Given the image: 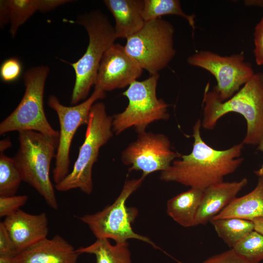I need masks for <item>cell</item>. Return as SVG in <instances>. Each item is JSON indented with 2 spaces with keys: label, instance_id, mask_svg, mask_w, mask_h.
<instances>
[{
  "label": "cell",
  "instance_id": "cell-9",
  "mask_svg": "<svg viewBox=\"0 0 263 263\" xmlns=\"http://www.w3.org/2000/svg\"><path fill=\"white\" fill-rule=\"evenodd\" d=\"M174 32L172 25L161 17L145 21L140 30L127 38L125 49L150 75L158 74L176 54Z\"/></svg>",
  "mask_w": 263,
  "mask_h": 263
},
{
  "label": "cell",
  "instance_id": "cell-34",
  "mask_svg": "<svg viewBox=\"0 0 263 263\" xmlns=\"http://www.w3.org/2000/svg\"><path fill=\"white\" fill-rule=\"evenodd\" d=\"M11 142L9 139H5L0 141V152H3L4 150L11 146Z\"/></svg>",
  "mask_w": 263,
  "mask_h": 263
},
{
  "label": "cell",
  "instance_id": "cell-36",
  "mask_svg": "<svg viewBox=\"0 0 263 263\" xmlns=\"http://www.w3.org/2000/svg\"><path fill=\"white\" fill-rule=\"evenodd\" d=\"M176 263H182V262H180V261H178Z\"/></svg>",
  "mask_w": 263,
  "mask_h": 263
},
{
  "label": "cell",
  "instance_id": "cell-11",
  "mask_svg": "<svg viewBox=\"0 0 263 263\" xmlns=\"http://www.w3.org/2000/svg\"><path fill=\"white\" fill-rule=\"evenodd\" d=\"M243 53L222 56L202 51L189 56L188 63L205 69L215 77L217 85L213 88L222 101L236 93L255 74L251 64L244 60Z\"/></svg>",
  "mask_w": 263,
  "mask_h": 263
},
{
  "label": "cell",
  "instance_id": "cell-2",
  "mask_svg": "<svg viewBox=\"0 0 263 263\" xmlns=\"http://www.w3.org/2000/svg\"><path fill=\"white\" fill-rule=\"evenodd\" d=\"M202 127L213 129L226 114H240L246 122L244 145H258L263 137V73H255L251 78L232 96L222 101L214 89L206 85L202 101Z\"/></svg>",
  "mask_w": 263,
  "mask_h": 263
},
{
  "label": "cell",
  "instance_id": "cell-27",
  "mask_svg": "<svg viewBox=\"0 0 263 263\" xmlns=\"http://www.w3.org/2000/svg\"><path fill=\"white\" fill-rule=\"evenodd\" d=\"M28 197L26 195L0 196V217H7L24 206Z\"/></svg>",
  "mask_w": 263,
  "mask_h": 263
},
{
  "label": "cell",
  "instance_id": "cell-13",
  "mask_svg": "<svg viewBox=\"0 0 263 263\" xmlns=\"http://www.w3.org/2000/svg\"><path fill=\"white\" fill-rule=\"evenodd\" d=\"M143 69L126 52L124 46L113 43L100 62L94 89L110 91L129 86L140 77Z\"/></svg>",
  "mask_w": 263,
  "mask_h": 263
},
{
  "label": "cell",
  "instance_id": "cell-22",
  "mask_svg": "<svg viewBox=\"0 0 263 263\" xmlns=\"http://www.w3.org/2000/svg\"><path fill=\"white\" fill-rule=\"evenodd\" d=\"M210 222L218 236L231 248L254 230V224L252 221L240 218L212 220Z\"/></svg>",
  "mask_w": 263,
  "mask_h": 263
},
{
  "label": "cell",
  "instance_id": "cell-4",
  "mask_svg": "<svg viewBox=\"0 0 263 263\" xmlns=\"http://www.w3.org/2000/svg\"><path fill=\"white\" fill-rule=\"evenodd\" d=\"M76 22L87 31L89 44L82 57L76 62L69 63L75 74L71 100L73 105L87 98L91 87L94 84L104 53L116 39L114 27L99 10L80 15Z\"/></svg>",
  "mask_w": 263,
  "mask_h": 263
},
{
  "label": "cell",
  "instance_id": "cell-15",
  "mask_svg": "<svg viewBox=\"0 0 263 263\" xmlns=\"http://www.w3.org/2000/svg\"><path fill=\"white\" fill-rule=\"evenodd\" d=\"M80 254L59 235L44 238L14 257L15 263H77Z\"/></svg>",
  "mask_w": 263,
  "mask_h": 263
},
{
  "label": "cell",
  "instance_id": "cell-8",
  "mask_svg": "<svg viewBox=\"0 0 263 263\" xmlns=\"http://www.w3.org/2000/svg\"><path fill=\"white\" fill-rule=\"evenodd\" d=\"M144 179L141 176L137 179L127 180L112 204L101 211L78 218L88 225L96 239H112L116 243L135 239L147 243L154 248H159L149 237L133 231L131 223L135 213H131L126 206V201L141 187Z\"/></svg>",
  "mask_w": 263,
  "mask_h": 263
},
{
  "label": "cell",
  "instance_id": "cell-23",
  "mask_svg": "<svg viewBox=\"0 0 263 263\" xmlns=\"http://www.w3.org/2000/svg\"><path fill=\"white\" fill-rule=\"evenodd\" d=\"M168 15H177L186 19L195 29V15H188L183 12L178 0H144L143 17L145 21Z\"/></svg>",
  "mask_w": 263,
  "mask_h": 263
},
{
  "label": "cell",
  "instance_id": "cell-17",
  "mask_svg": "<svg viewBox=\"0 0 263 263\" xmlns=\"http://www.w3.org/2000/svg\"><path fill=\"white\" fill-rule=\"evenodd\" d=\"M72 1L69 0H2L0 2V22L10 24L9 32L14 38L19 27L36 12L49 11Z\"/></svg>",
  "mask_w": 263,
  "mask_h": 263
},
{
  "label": "cell",
  "instance_id": "cell-7",
  "mask_svg": "<svg viewBox=\"0 0 263 263\" xmlns=\"http://www.w3.org/2000/svg\"><path fill=\"white\" fill-rule=\"evenodd\" d=\"M159 78L158 74L143 81L135 80L123 93L129 103L124 111L112 116L113 130L116 135L130 128L140 133L155 121L169 119V105L156 95Z\"/></svg>",
  "mask_w": 263,
  "mask_h": 263
},
{
  "label": "cell",
  "instance_id": "cell-16",
  "mask_svg": "<svg viewBox=\"0 0 263 263\" xmlns=\"http://www.w3.org/2000/svg\"><path fill=\"white\" fill-rule=\"evenodd\" d=\"M248 181L244 178L239 181L223 182L204 190V195L198 210L194 226L204 225L222 211L245 187Z\"/></svg>",
  "mask_w": 263,
  "mask_h": 263
},
{
  "label": "cell",
  "instance_id": "cell-29",
  "mask_svg": "<svg viewBox=\"0 0 263 263\" xmlns=\"http://www.w3.org/2000/svg\"><path fill=\"white\" fill-rule=\"evenodd\" d=\"M254 54L257 65H263V17L256 25L254 32Z\"/></svg>",
  "mask_w": 263,
  "mask_h": 263
},
{
  "label": "cell",
  "instance_id": "cell-19",
  "mask_svg": "<svg viewBox=\"0 0 263 263\" xmlns=\"http://www.w3.org/2000/svg\"><path fill=\"white\" fill-rule=\"evenodd\" d=\"M259 217H263V176L258 177L257 184L251 191L235 198L211 220L237 218L252 221Z\"/></svg>",
  "mask_w": 263,
  "mask_h": 263
},
{
  "label": "cell",
  "instance_id": "cell-18",
  "mask_svg": "<svg viewBox=\"0 0 263 263\" xmlns=\"http://www.w3.org/2000/svg\"><path fill=\"white\" fill-rule=\"evenodd\" d=\"M103 2L114 17L116 38L127 39L144 26V0H104Z\"/></svg>",
  "mask_w": 263,
  "mask_h": 263
},
{
  "label": "cell",
  "instance_id": "cell-25",
  "mask_svg": "<svg viewBox=\"0 0 263 263\" xmlns=\"http://www.w3.org/2000/svg\"><path fill=\"white\" fill-rule=\"evenodd\" d=\"M232 248L250 262L259 263L263 260V235L254 230Z\"/></svg>",
  "mask_w": 263,
  "mask_h": 263
},
{
  "label": "cell",
  "instance_id": "cell-35",
  "mask_svg": "<svg viewBox=\"0 0 263 263\" xmlns=\"http://www.w3.org/2000/svg\"><path fill=\"white\" fill-rule=\"evenodd\" d=\"M14 257L0 256V263H15Z\"/></svg>",
  "mask_w": 263,
  "mask_h": 263
},
{
  "label": "cell",
  "instance_id": "cell-21",
  "mask_svg": "<svg viewBox=\"0 0 263 263\" xmlns=\"http://www.w3.org/2000/svg\"><path fill=\"white\" fill-rule=\"evenodd\" d=\"M76 249L80 254H94L96 263H132L131 253L128 242L113 245L108 239H99L88 246Z\"/></svg>",
  "mask_w": 263,
  "mask_h": 263
},
{
  "label": "cell",
  "instance_id": "cell-3",
  "mask_svg": "<svg viewBox=\"0 0 263 263\" xmlns=\"http://www.w3.org/2000/svg\"><path fill=\"white\" fill-rule=\"evenodd\" d=\"M19 147L13 157L22 181L33 187L54 210L58 205L50 177L52 160L56 157L59 137L34 131L19 132Z\"/></svg>",
  "mask_w": 263,
  "mask_h": 263
},
{
  "label": "cell",
  "instance_id": "cell-24",
  "mask_svg": "<svg viewBox=\"0 0 263 263\" xmlns=\"http://www.w3.org/2000/svg\"><path fill=\"white\" fill-rule=\"evenodd\" d=\"M22 181L14 159L0 152V196L15 195Z\"/></svg>",
  "mask_w": 263,
  "mask_h": 263
},
{
  "label": "cell",
  "instance_id": "cell-26",
  "mask_svg": "<svg viewBox=\"0 0 263 263\" xmlns=\"http://www.w3.org/2000/svg\"><path fill=\"white\" fill-rule=\"evenodd\" d=\"M22 71V64L17 57H12L4 61L0 68V75L5 82H12L17 80Z\"/></svg>",
  "mask_w": 263,
  "mask_h": 263
},
{
  "label": "cell",
  "instance_id": "cell-33",
  "mask_svg": "<svg viewBox=\"0 0 263 263\" xmlns=\"http://www.w3.org/2000/svg\"><path fill=\"white\" fill-rule=\"evenodd\" d=\"M244 3L247 6L263 7V0H246Z\"/></svg>",
  "mask_w": 263,
  "mask_h": 263
},
{
  "label": "cell",
  "instance_id": "cell-1",
  "mask_svg": "<svg viewBox=\"0 0 263 263\" xmlns=\"http://www.w3.org/2000/svg\"><path fill=\"white\" fill-rule=\"evenodd\" d=\"M201 126V121L198 119L193 127L194 141L191 152L181 155L167 169L161 171L160 180L204 190L224 182L225 176L235 171L242 164V142L226 150H216L202 138Z\"/></svg>",
  "mask_w": 263,
  "mask_h": 263
},
{
  "label": "cell",
  "instance_id": "cell-5",
  "mask_svg": "<svg viewBox=\"0 0 263 263\" xmlns=\"http://www.w3.org/2000/svg\"><path fill=\"white\" fill-rule=\"evenodd\" d=\"M113 118L108 115L103 102L92 106L87 125L84 142L72 170L59 183L55 185L59 191L78 188L90 194L93 190L92 169L97 161L100 148L113 136Z\"/></svg>",
  "mask_w": 263,
  "mask_h": 263
},
{
  "label": "cell",
  "instance_id": "cell-14",
  "mask_svg": "<svg viewBox=\"0 0 263 263\" xmlns=\"http://www.w3.org/2000/svg\"><path fill=\"white\" fill-rule=\"evenodd\" d=\"M13 243L17 255L47 238L49 232L46 213L32 214L20 209L5 217L2 222Z\"/></svg>",
  "mask_w": 263,
  "mask_h": 263
},
{
  "label": "cell",
  "instance_id": "cell-12",
  "mask_svg": "<svg viewBox=\"0 0 263 263\" xmlns=\"http://www.w3.org/2000/svg\"><path fill=\"white\" fill-rule=\"evenodd\" d=\"M181 154L174 151L167 136L146 131L138 133L136 139L122 152L123 164L130 166L129 172H142L145 178L148 175L167 169Z\"/></svg>",
  "mask_w": 263,
  "mask_h": 263
},
{
  "label": "cell",
  "instance_id": "cell-30",
  "mask_svg": "<svg viewBox=\"0 0 263 263\" xmlns=\"http://www.w3.org/2000/svg\"><path fill=\"white\" fill-rule=\"evenodd\" d=\"M17 255L12 240L2 222L0 223V256L14 257Z\"/></svg>",
  "mask_w": 263,
  "mask_h": 263
},
{
  "label": "cell",
  "instance_id": "cell-6",
  "mask_svg": "<svg viewBox=\"0 0 263 263\" xmlns=\"http://www.w3.org/2000/svg\"><path fill=\"white\" fill-rule=\"evenodd\" d=\"M49 73V68L44 65L26 72L24 95L16 108L0 123V135L13 131H34L59 137V132L48 122L43 106L44 87Z\"/></svg>",
  "mask_w": 263,
  "mask_h": 263
},
{
  "label": "cell",
  "instance_id": "cell-28",
  "mask_svg": "<svg viewBox=\"0 0 263 263\" xmlns=\"http://www.w3.org/2000/svg\"><path fill=\"white\" fill-rule=\"evenodd\" d=\"M203 263H253L237 253L233 248L211 256Z\"/></svg>",
  "mask_w": 263,
  "mask_h": 263
},
{
  "label": "cell",
  "instance_id": "cell-31",
  "mask_svg": "<svg viewBox=\"0 0 263 263\" xmlns=\"http://www.w3.org/2000/svg\"><path fill=\"white\" fill-rule=\"evenodd\" d=\"M254 224V230L263 235V217H259L252 220Z\"/></svg>",
  "mask_w": 263,
  "mask_h": 263
},
{
  "label": "cell",
  "instance_id": "cell-10",
  "mask_svg": "<svg viewBox=\"0 0 263 263\" xmlns=\"http://www.w3.org/2000/svg\"><path fill=\"white\" fill-rule=\"evenodd\" d=\"M105 96V92L94 89L88 99L72 106L62 105L54 95L49 97L48 105L57 113L60 126L59 141L53 169L55 185L61 182L69 173L70 147L76 132L80 126L87 125L90 110L96 101Z\"/></svg>",
  "mask_w": 263,
  "mask_h": 263
},
{
  "label": "cell",
  "instance_id": "cell-32",
  "mask_svg": "<svg viewBox=\"0 0 263 263\" xmlns=\"http://www.w3.org/2000/svg\"><path fill=\"white\" fill-rule=\"evenodd\" d=\"M257 149L263 153V137L261 139L259 144L257 145ZM254 173L258 177L263 176V163L261 168L259 169L255 170Z\"/></svg>",
  "mask_w": 263,
  "mask_h": 263
},
{
  "label": "cell",
  "instance_id": "cell-20",
  "mask_svg": "<svg viewBox=\"0 0 263 263\" xmlns=\"http://www.w3.org/2000/svg\"><path fill=\"white\" fill-rule=\"evenodd\" d=\"M203 195L204 190L194 188L177 194L167 201L168 215L183 227L194 226Z\"/></svg>",
  "mask_w": 263,
  "mask_h": 263
}]
</instances>
